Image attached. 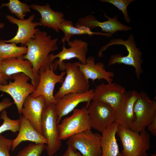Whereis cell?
Returning a JSON list of instances; mask_svg holds the SVG:
<instances>
[{"mask_svg": "<svg viewBox=\"0 0 156 156\" xmlns=\"http://www.w3.org/2000/svg\"><path fill=\"white\" fill-rule=\"evenodd\" d=\"M125 91L124 87L115 82L102 83L94 90L92 101L107 103L115 111Z\"/></svg>", "mask_w": 156, "mask_h": 156, "instance_id": "ac0fdd59", "label": "cell"}, {"mask_svg": "<svg viewBox=\"0 0 156 156\" xmlns=\"http://www.w3.org/2000/svg\"><path fill=\"white\" fill-rule=\"evenodd\" d=\"M64 68L66 75L62 86L54 95L56 100L69 93H84L89 90L88 80L75 63H65Z\"/></svg>", "mask_w": 156, "mask_h": 156, "instance_id": "8992f818", "label": "cell"}, {"mask_svg": "<svg viewBox=\"0 0 156 156\" xmlns=\"http://www.w3.org/2000/svg\"><path fill=\"white\" fill-rule=\"evenodd\" d=\"M4 26V24L3 22H2L0 19V29L3 28Z\"/></svg>", "mask_w": 156, "mask_h": 156, "instance_id": "e575fe53", "label": "cell"}, {"mask_svg": "<svg viewBox=\"0 0 156 156\" xmlns=\"http://www.w3.org/2000/svg\"><path fill=\"white\" fill-rule=\"evenodd\" d=\"M23 56L9 58L1 61L2 76L7 80L10 79H12V76L14 74L24 73L29 77L31 83L36 88L39 81L40 75L34 71L31 63L24 59Z\"/></svg>", "mask_w": 156, "mask_h": 156, "instance_id": "7c38bea8", "label": "cell"}, {"mask_svg": "<svg viewBox=\"0 0 156 156\" xmlns=\"http://www.w3.org/2000/svg\"><path fill=\"white\" fill-rule=\"evenodd\" d=\"M104 16L107 18V21L100 22L94 16L90 14L79 18L76 24V27H84L91 30L97 27L101 28L102 31L112 34L119 31H127L131 30L132 28L128 26L120 23L118 20V16L115 15L111 18L104 13Z\"/></svg>", "mask_w": 156, "mask_h": 156, "instance_id": "e0dca14e", "label": "cell"}, {"mask_svg": "<svg viewBox=\"0 0 156 156\" xmlns=\"http://www.w3.org/2000/svg\"><path fill=\"white\" fill-rule=\"evenodd\" d=\"M35 16V15L33 14L26 19L20 20L10 15H6V18L10 23L16 25L18 30L13 38L9 40H4V41L6 43H20L21 46H25L30 39L35 38V34L39 29L36 28L37 26L40 25L39 22H33Z\"/></svg>", "mask_w": 156, "mask_h": 156, "instance_id": "2e32d148", "label": "cell"}, {"mask_svg": "<svg viewBox=\"0 0 156 156\" xmlns=\"http://www.w3.org/2000/svg\"><path fill=\"white\" fill-rule=\"evenodd\" d=\"M116 44L122 45L125 46L128 51V54L125 56H123L120 54L113 55L109 58L107 66L117 63L133 66L135 69L137 78L139 79L141 74L143 72L142 67V53L137 48L133 34L130 35L128 39L125 40L121 38L111 40L101 48L98 53V56L102 57L103 51L109 46Z\"/></svg>", "mask_w": 156, "mask_h": 156, "instance_id": "7a4b0ae2", "label": "cell"}, {"mask_svg": "<svg viewBox=\"0 0 156 156\" xmlns=\"http://www.w3.org/2000/svg\"><path fill=\"white\" fill-rule=\"evenodd\" d=\"M8 83L7 80H5L2 76L1 69V62L0 61V84L6 85Z\"/></svg>", "mask_w": 156, "mask_h": 156, "instance_id": "836d02e7", "label": "cell"}, {"mask_svg": "<svg viewBox=\"0 0 156 156\" xmlns=\"http://www.w3.org/2000/svg\"><path fill=\"white\" fill-rule=\"evenodd\" d=\"M25 46H17L14 43L8 44L0 38V61L5 59L17 57L27 53Z\"/></svg>", "mask_w": 156, "mask_h": 156, "instance_id": "d4e9b609", "label": "cell"}, {"mask_svg": "<svg viewBox=\"0 0 156 156\" xmlns=\"http://www.w3.org/2000/svg\"><path fill=\"white\" fill-rule=\"evenodd\" d=\"M147 130L154 136H156V118L147 126Z\"/></svg>", "mask_w": 156, "mask_h": 156, "instance_id": "d6a6232c", "label": "cell"}, {"mask_svg": "<svg viewBox=\"0 0 156 156\" xmlns=\"http://www.w3.org/2000/svg\"><path fill=\"white\" fill-rule=\"evenodd\" d=\"M62 156H83L81 154L71 147L68 146L66 151Z\"/></svg>", "mask_w": 156, "mask_h": 156, "instance_id": "4dcf8cb0", "label": "cell"}, {"mask_svg": "<svg viewBox=\"0 0 156 156\" xmlns=\"http://www.w3.org/2000/svg\"><path fill=\"white\" fill-rule=\"evenodd\" d=\"M35 36L34 38L30 39L26 44L25 46L27 48V51L23 57L31 63L34 70L38 73L41 68L50 66L53 63L50 61L49 55L51 52L58 49L59 39H52L47 32L39 29Z\"/></svg>", "mask_w": 156, "mask_h": 156, "instance_id": "6da1fadb", "label": "cell"}, {"mask_svg": "<svg viewBox=\"0 0 156 156\" xmlns=\"http://www.w3.org/2000/svg\"><path fill=\"white\" fill-rule=\"evenodd\" d=\"M94 91L92 89L84 93H69L56 100L55 109L58 117V124L63 116L73 111L79 103L86 102V106L87 107L92 100Z\"/></svg>", "mask_w": 156, "mask_h": 156, "instance_id": "9a60e30c", "label": "cell"}, {"mask_svg": "<svg viewBox=\"0 0 156 156\" xmlns=\"http://www.w3.org/2000/svg\"><path fill=\"white\" fill-rule=\"evenodd\" d=\"M70 116L58 125L60 139H68L75 135L91 130L87 107L75 109Z\"/></svg>", "mask_w": 156, "mask_h": 156, "instance_id": "ba28073f", "label": "cell"}, {"mask_svg": "<svg viewBox=\"0 0 156 156\" xmlns=\"http://www.w3.org/2000/svg\"><path fill=\"white\" fill-rule=\"evenodd\" d=\"M20 120L18 133L12 140L11 150L13 151L23 141H29L35 144H47V140L38 131L29 121L22 115L19 116Z\"/></svg>", "mask_w": 156, "mask_h": 156, "instance_id": "44dd1931", "label": "cell"}, {"mask_svg": "<svg viewBox=\"0 0 156 156\" xmlns=\"http://www.w3.org/2000/svg\"><path fill=\"white\" fill-rule=\"evenodd\" d=\"M57 118L55 103H51L45 107L42 115L41 128L42 135L47 140L45 149L49 156L55 154L62 145L59 136Z\"/></svg>", "mask_w": 156, "mask_h": 156, "instance_id": "277c9868", "label": "cell"}, {"mask_svg": "<svg viewBox=\"0 0 156 156\" xmlns=\"http://www.w3.org/2000/svg\"><path fill=\"white\" fill-rule=\"evenodd\" d=\"M118 126L114 122L101 133V156H117L120 152L116 137Z\"/></svg>", "mask_w": 156, "mask_h": 156, "instance_id": "603a6c76", "label": "cell"}, {"mask_svg": "<svg viewBox=\"0 0 156 156\" xmlns=\"http://www.w3.org/2000/svg\"><path fill=\"white\" fill-rule=\"evenodd\" d=\"M116 134L120 140L124 156H147L150 146V135L144 130L138 133L118 126Z\"/></svg>", "mask_w": 156, "mask_h": 156, "instance_id": "3957f363", "label": "cell"}, {"mask_svg": "<svg viewBox=\"0 0 156 156\" xmlns=\"http://www.w3.org/2000/svg\"><path fill=\"white\" fill-rule=\"evenodd\" d=\"M102 2H107L113 5L122 12L126 22L129 23L131 19L127 10L128 6L134 0H101Z\"/></svg>", "mask_w": 156, "mask_h": 156, "instance_id": "f1b7e54d", "label": "cell"}, {"mask_svg": "<svg viewBox=\"0 0 156 156\" xmlns=\"http://www.w3.org/2000/svg\"><path fill=\"white\" fill-rule=\"evenodd\" d=\"M134 119L130 129L140 133L156 118V101L151 100L146 92H138L133 107Z\"/></svg>", "mask_w": 156, "mask_h": 156, "instance_id": "5b68a950", "label": "cell"}, {"mask_svg": "<svg viewBox=\"0 0 156 156\" xmlns=\"http://www.w3.org/2000/svg\"><path fill=\"white\" fill-rule=\"evenodd\" d=\"M60 30L64 33V36L62 38L61 42L64 43L70 40L71 37L75 35L88 34V35H98L111 37L112 35L107 33L94 32L88 28L84 27H77L74 26L73 22L70 20H65L60 26Z\"/></svg>", "mask_w": 156, "mask_h": 156, "instance_id": "cb8c5ba5", "label": "cell"}, {"mask_svg": "<svg viewBox=\"0 0 156 156\" xmlns=\"http://www.w3.org/2000/svg\"><path fill=\"white\" fill-rule=\"evenodd\" d=\"M0 118L3 121L2 124L0 126V134L7 131H10L13 133L18 131L20 120L19 119L13 120L10 118L8 116L7 112L5 109L1 112Z\"/></svg>", "mask_w": 156, "mask_h": 156, "instance_id": "4316f807", "label": "cell"}, {"mask_svg": "<svg viewBox=\"0 0 156 156\" xmlns=\"http://www.w3.org/2000/svg\"><path fill=\"white\" fill-rule=\"evenodd\" d=\"M45 107V100L43 96L41 95L34 98L30 95L24 101L21 111L23 116L42 135L41 122L42 113Z\"/></svg>", "mask_w": 156, "mask_h": 156, "instance_id": "d6986e66", "label": "cell"}, {"mask_svg": "<svg viewBox=\"0 0 156 156\" xmlns=\"http://www.w3.org/2000/svg\"><path fill=\"white\" fill-rule=\"evenodd\" d=\"M30 6L40 14L41 18L39 21L40 25L52 28L56 32L60 31V25L66 20L63 12L53 11L49 3L43 5L33 4Z\"/></svg>", "mask_w": 156, "mask_h": 156, "instance_id": "7402d4cb", "label": "cell"}, {"mask_svg": "<svg viewBox=\"0 0 156 156\" xmlns=\"http://www.w3.org/2000/svg\"><path fill=\"white\" fill-rule=\"evenodd\" d=\"M13 103L8 98H4L0 102V112L11 106Z\"/></svg>", "mask_w": 156, "mask_h": 156, "instance_id": "1f68e13d", "label": "cell"}, {"mask_svg": "<svg viewBox=\"0 0 156 156\" xmlns=\"http://www.w3.org/2000/svg\"><path fill=\"white\" fill-rule=\"evenodd\" d=\"M69 48H65L64 43L62 51L59 53L54 55L51 53L49 55L50 61L53 62L56 58L58 60L55 61L59 69L64 71V65L65 63L63 62L66 60H69L73 58H77L82 64L86 63V55L88 51V43L84 41L78 39H75L70 40L67 42Z\"/></svg>", "mask_w": 156, "mask_h": 156, "instance_id": "4fadbf2b", "label": "cell"}, {"mask_svg": "<svg viewBox=\"0 0 156 156\" xmlns=\"http://www.w3.org/2000/svg\"><path fill=\"white\" fill-rule=\"evenodd\" d=\"M151 156H156V154L155 153L152 154Z\"/></svg>", "mask_w": 156, "mask_h": 156, "instance_id": "8d00e7d4", "label": "cell"}, {"mask_svg": "<svg viewBox=\"0 0 156 156\" xmlns=\"http://www.w3.org/2000/svg\"><path fill=\"white\" fill-rule=\"evenodd\" d=\"M13 81H10L8 84H0V92L6 93L12 98L18 110L21 114L24 101L27 97L35 90V87L28 81L29 77L24 73H20L13 75Z\"/></svg>", "mask_w": 156, "mask_h": 156, "instance_id": "9c48e42d", "label": "cell"}, {"mask_svg": "<svg viewBox=\"0 0 156 156\" xmlns=\"http://www.w3.org/2000/svg\"><path fill=\"white\" fill-rule=\"evenodd\" d=\"M87 109L91 128L100 132L115 122V111L107 103L92 101Z\"/></svg>", "mask_w": 156, "mask_h": 156, "instance_id": "8fae6325", "label": "cell"}, {"mask_svg": "<svg viewBox=\"0 0 156 156\" xmlns=\"http://www.w3.org/2000/svg\"><path fill=\"white\" fill-rule=\"evenodd\" d=\"M101 134L90 130L73 135L66 143L83 156H101Z\"/></svg>", "mask_w": 156, "mask_h": 156, "instance_id": "30bf717a", "label": "cell"}, {"mask_svg": "<svg viewBox=\"0 0 156 156\" xmlns=\"http://www.w3.org/2000/svg\"><path fill=\"white\" fill-rule=\"evenodd\" d=\"M12 140L0 134V156H11L9 151L11 148Z\"/></svg>", "mask_w": 156, "mask_h": 156, "instance_id": "f546056e", "label": "cell"}, {"mask_svg": "<svg viewBox=\"0 0 156 156\" xmlns=\"http://www.w3.org/2000/svg\"><path fill=\"white\" fill-rule=\"evenodd\" d=\"M135 90H126L115 110V122L118 126L130 129L134 119L133 107L138 96Z\"/></svg>", "mask_w": 156, "mask_h": 156, "instance_id": "5bb4252c", "label": "cell"}, {"mask_svg": "<svg viewBox=\"0 0 156 156\" xmlns=\"http://www.w3.org/2000/svg\"><path fill=\"white\" fill-rule=\"evenodd\" d=\"M117 156H124L120 152H119Z\"/></svg>", "mask_w": 156, "mask_h": 156, "instance_id": "d590c367", "label": "cell"}, {"mask_svg": "<svg viewBox=\"0 0 156 156\" xmlns=\"http://www.w3.org/2000/svg\"><path fill=\"white\" fill-rule=\"evenodd\" d=\"M45 148V144L31 143L21 150L15 156H40Z\"/></svg>", "mask_w": 156, "mask_h": 156, "instance_id": "83f0119b", "label": "cell"}, {"mask_svg": "<svg viewBox=\"0 0 156 156\" xmlns=\"http://www.w3.org/2000/svg\"><path fill=\"white\" fill-rule=\"evenodd\" d=\"M95 59L92 56H89L86 59L85 64L77 62L75 64L79 67L84 76L88 80L90 79L94 81L96 79L105 80L108 83L112 82L114 73L107 71L105 68L104 64L101 62H95Z\"/></svg>", "mask_w": 156, "mask_h": 156, "instance_id": "ffe728a7", "label": "cell"}, {"mask_svg": "<svg viewBox=\"0 0 156 156\" xmlns=\"http://www.w3.org/2000/svg\"><path fill=\"white\" fill-rule=\"evenodd\" d=\"M7 7L12 14H13L19 19L24 20L26 14L31 12L30 6L22 3L18 0H9L7 3H2L1 8Z\"/></svg>", "mask_w": 156, "mask_h": 156, "instance_id": "484cf974", "label": "cell"}, {"mask_svg": "<svg viewBox=\"0 0 156 156\" xmlns=\"http://www.w3.org/2000/svg\"><path fill=\"white\" fill-rule=\"evenodd\" d=\"M56 69L54 62L50 66L46 68H41L38 73L40 80L37 87L34 91L30 95L36 98L42 96L44 98L46 107L51 103H55L56 100L53 94L55 85L57 83H62L64 77L66 74L65 71L62 72L60 75L55 73Z\"/></svg>", "mask_w": 156, "mask_h": 156, "instance_id": "52a82bcc", "label": "cell"}, {"mask_svg": "<svg viewBox=\"0 0 156 156\" xmlns=\"http://www.w3.org/2000/svg\"><path fill=\"white\" fill-rule=\"evenodd\" d=\"M55 156H58L56 155H55Z\"/></svg>", "mask_w": 156, "mask_h": 156, "instance_id": "74e56055", "label": "cell"}]
</instances>
